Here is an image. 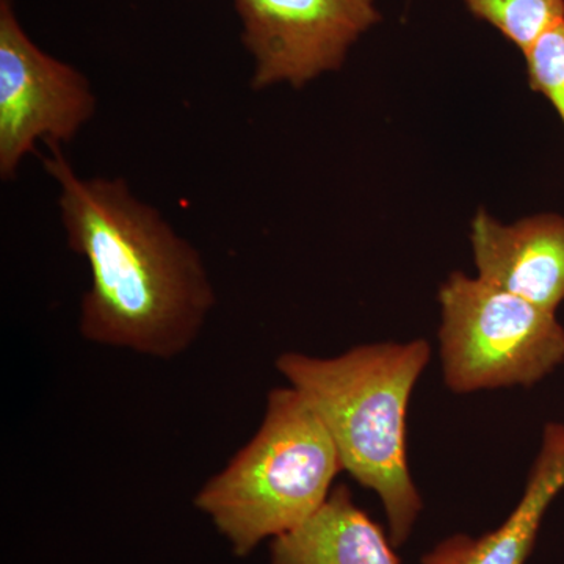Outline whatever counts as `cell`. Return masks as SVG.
Returning <instances> with one entry per match:
<instances>
[{"label":"cell","instance_id":"1","mask_svg":"<svg viewBox=\"0 0 564 564\" xmlns=\"http://www.w3.org/2000/svg\"><path fill=\"white\" fill-rule=\"evenodd\" d=\"M46 147L66 243L90 269L80 336L163 361L181 356L217 304L202 254L122 177H82L62 144Z\"/></svg>","mask_w":564,"mask_h":564},{"label":"cell","instance_id":"2","mask_svg":"<svg viewBox=\"0 0 564 564\" xmlns=\"http://www.w3.org/2000/svg\"><path fill=\"white\" fill-rule=\"evenodd\" d=\"M432 358L425 339L359 345L334 358L278 356V372L328 430L343 469L380 497L392 544L410 540L423 503L408 466L411 395Z\"/></svg>","mask_w":564,"mask_h":564},{"label":"cell","instance_id":"3","mask_svg":"<svg viewBox=\"0 0 564 564\" xmlns=\"http://www.w3.org/2000/svg\"><path fill=\"white\" fill-rule=\"evenodd\" d=\"M343 469L339 452L302 393L292 386L267 397L250 443L195 496L237 556L304 524L321 510Z\"/></svg>","mask_w":564,"mask_h":564},{"label":"cell","instance_id":"4","mask_svg":"<svg viewBox=\"0 0 564 564\" xmlns=\"http://www.w3.org/2000/svg\"><path fill=\"white\" fill-rule=\"evenodd\" d=\"M444 383L455 393L532 388L564 361L555 313L455 272L440 289Z\"/></svg>","mask_w":564,"mask_h":564},{"label":"cell","instance_id":"5","mask_svg":"<svg viewBox=\"0 0 564 564\" xmlns=\"http://www.w3.org/2000/svg\"><path fill=\"white\" fill-rule=\"evenodd\" d=\"M84 73L41 50L22 28L13 0H0V177L18 176L40 141L70 143L96 115Z\"/></svg>","mask_w":564,"mask_h":564},{"label":"cell","instance_id":"6","mask_svg":"<svg viewBox=\"0 0 564 564\" xmlns=\"http://www.w3.org/2000/svg\"><path fill=\"white\" fill-rule=\"evenodd\" d=\"M256 91L303 88L343 68L348 51L381 21L375 0H234Z\"/></svg>","mask_w":564,"mask_h":564},{"label":"cell","instance_id":"7","mask_svg":"<svg viewBox=\"0 0 564 564\" xmlns=\"http://www.w3.org/2000/svg\"><path fill=\"white\" fill-rule=\"evenodd\" d=\"M470 245L480 280L549 313L564 302V217L503 225L481 209L470 223Z\"/></svg>","mask_w":564,"mask_h":564},{"label":"cell","instance_id":"8","mask_svg":"<svg viewBox=\"0 0 564 564\" xmlns=\"http://www.w3.org/2000/svg\"><path fill=\"white\" fill-rule=\"evenodd\" d=\"M564 489V425L549 423L525 491L502 525L484 536L455 534L423 555L421 564H525L541 522Z\"/></svg>","mask_w":564,"mask_h":564},{"label":"cell","instance_id":"9","mask_svg":"<svg viewBox=\"0 0 564 564\" xmlns=\"http://www.w3.org/2000/svg\"><path fill=\"white\" fill-rule=\"evenodd\" d=\"M391 536L352 500L333 488L317 513L272 541V564H402Z\"/></svg>","mask_w":564,"mask_h":564},{"label":"cell","instance_id":"10","mask_svg":"<svg viewBox=\"0 0 564 564\" xmlns=\"http://www.w3.org/2000/svg\"><path fill=\"white\" fill-rule=\"evenodd\" d=\"M477 20L491 24L522 54L564 21V0H463Z\"/></svg>","mask_w":564,"mask_h":564},{"label":"cell","instance_id":"11","mask_svg":"<svg viewBox=\"0 0 564 564\" xmlns=\"http://www.w3.org/2000/svg\"><path fill=\"white\" fill-rule=\"evenodd\" d=\"M524 57L530 88L547 98L564 126V21L545 32Z\"/></svg>","mask_w":564,"mask_h":564}]
</instances>
